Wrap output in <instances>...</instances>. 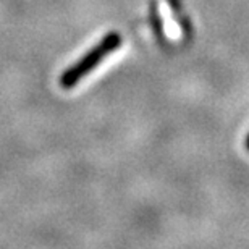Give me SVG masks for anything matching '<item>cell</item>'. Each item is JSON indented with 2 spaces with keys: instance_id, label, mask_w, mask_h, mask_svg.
<instances>
[{
  "instance_id": "cell-1",
  "label": "cell",
  "mask_w": 249,
  "mask_h": 249,
  "mask_svg": "<svg viewBox=\"0 0 249 249\" xmlns=\"http://www.w3.org/2000/svg\"><path fill=\"white\" fill-rule=\"evenodd\" d=\"M122 46V36L118 33H108L106 37H102L99 41L97 46H94L81 60L73 63L67 71L62 73L60 76V86L63 89H71L76 86L78 83H81L84 76H88L89 73L94 71L99 65H101L106 58L118 51Z\"/></svg>"
},
{
  "instance_id": "cell-2",
  "label": "cell",
  "mask_w": 249,
  "mask_h": 249,
  "mask_svg": "<svg viewBox=\"0 0 249 249\" xmlns=\"http://www.w3.org/2000/svg\"><path fill=\"white\" fill-rule=\"evenodd\" d=\"M167 7H168V10H170V17L173 18V21L177 23L180 33L185 34V36H189L193 31V26H191V21H189V18H188L185 5H183V0H167Z\"/></svg>"
},
{
  "instance_id": "cell-3",
  "label": "cell",
  "mask_w": 249,
  "mask_h": 249,
  "mask_svg": "<svg viewBox=\"0 0 249 249\" xmlns=\"http://www.w3.org/2000/svg\"><path fill=\"white\" fill-rule=\"evenodd\" d=\"M245 147H246V151L249 152V134H248V138H246V141H245Z\"/></svg>"
}]
</instances>
